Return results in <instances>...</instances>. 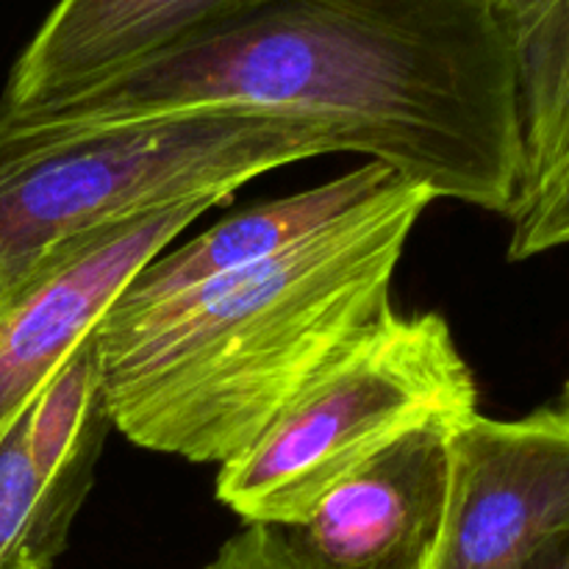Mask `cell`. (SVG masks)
I'll return each mask as SVG.
<instances>
[{
  "label": "cell",
  "instance_id": "6da1fadb",
  "mask_svg": "<svg viewBox=\"0 0 569 569\" xmlns=\"http://www.w3.org/2000/svg\"><path fill=\"white\" fill-rule=\"evenodd\" d=\"M198 111L311 122L433 200L511 211L506 0H242L70 98L0 109V128L61 137Z\"/></svg>",
  "mask_w": 569,
  "mask_h": 569
},
{
  "label": "cell",
  "instance_id": "7a4b0ae2",
  "mask_svg": "<svg viewBox=\"0 0 569 569\" xmlns=\"http://www.w3.org/2000/svg\"><path fill=\"white\" fill-rule=\"evenodd\" d=\"M431 200L400 178L242 276L94 328L117 431L194 465L237 459L322 367L392 311L395 270Z\"/></svg>",
  "mask_w": 569,
  "mask_h": 569
},
{
  "label": "cell",
  "instance_id": "3957f363",
  "mask_svg": "<svg viewBox=\"0 0 569 569\" xmlns=\"http://www.w3.org/2000/svg\"><path fill=\"white\" fill-rule=\"evenodd\" d=\"M345 153L333 133L283 117L198 111L100 131L28 137L0 128V309L98 228L256 176Z\"/></svg>",
  "mask_w": 569,
  "mask_h": 569
},
{
  "label": "cell",
  "instance_id": "277c9868",
  "mask_svg": "<svg viewBox=\"0 0 569 569\" xmlns=\"http://www.w3.org/2000/svg\"><path fill=\"white\" fill-rule=\"evenodd\" d=\"M478 415V387L442 315L389 311L322 367L237 459L217 498L244 526L289 528L342 478L426 426Z\"/></svg>",
  "mask_w": 569,
  "mask_h": 569
},
{
  "label": "cell",
  "instance_id": "5b68a950",
  "mask_svg": "<svg viewBox=\"0 0 569 569\" xmlns=\"http://www.w3.org/2000/svg\"><path fill=\"white\" fill-rule=\"evenodd\" d=\"M569 533L567 392L520 420L450 431V495L431 569H526Z\"/></svg>",
  "mask_w": 569,
  "mask_h": 569
},
{
  "label": "cell",
  "instance_id": "8992f818",
  "mask_svg": "<svg viewBox=\"0 0 569 569\" xmlns=\"http://www.w3.org/2000/svg\"><path fill=\"white\" fill-rule=\"evenodd\" d=\"M226 198L164 206L98 228L0 309V439L26 415L56 367L98 328L153 256Z\"/></svg>",
  "mask_w": 569,
  "mask_h": 569
},
{
  "label": "cell",
  "instance_id": "52a82bcc",
  "mask_svg": "<svg viewBox=\"0 0 569 569\" xmlns=\"http://www.w3.org/2000/svg\"><path fill=\"white\" fill-rule=\"evenodd\" d=\"M461 426V422H459ZM426 426L276 528L303 569H431L450 495V431Z\"/></svg>",
  "mask_w": 569,
  "mask_h": 569
},
{
  "label": "cell",
  "instance_id": "ba28073f",
  "mask_svg": "<svg viewBox=\"0 0 569 569\" xmlns=\"http://www.w3.org/2000/svg\"><path fill=\"white\" fill-rule=\"evenodd\" d=\"M395 181H400V176H395L389 167L367 161L359 170H350L348 176L306 192L248 206L206 228L192 242L153 256L122 287L98 328L122 326L144 311L170 303L189 289L242 276L311 239L339 217L359 209L365 200L381 194Z\"/></svg>",
  "mask_w": 569,
  "mask_h": 569
},
{
  "label": "cell",
  "instance_id": "9c48e42d",
  "mask_svg": "<svg viewBox=\"0 0 569 569\" xmlns=\"http://www.w3.org/2000/svg\"><path fill=\"white\" fill-rule=\"evenodd\" d=\"M242 0H56L6 78L0 109L33 111L81 92Z\"/></svg>",
  "mask_w": 569,
  "mask_h": 569
},
{
  "label": "cell",
  "instance_id": "30bf717a",
  "mask_svg": "<svg viewBox=\"0 0 569 569\" xmlns=\"http://www.w3.org/2000/svg\"><path fill=\"white\" fill-rule=\"evenodd\" d=\"M109 428L114 422L92 331L56 367L26 411V445L39 481V503L20 569H53L61 559Z\"/></svg>",
  "mask_w": 569,
  "mask_h": 569
},
{
  "label": "cell",
  "instance_id": "8fae6325",
  "mask_svg": "<svg viewBox=\"0 0 569 569\" xmlns=\"http://www.w3.org/2000/svg\"><path fill=\"white\" fill-rule=\"evenodd\" d=\"M37 503L39 481L28 456L22 415L0 439V569H20Z\"/></svg>",
  "mask_w": 569,
  "mask_h": 569
},
{
  "label": "cell",
  "instance_id": "7c38bea8",
  "mask_svg": "<svg viewBox=\"0 0 569 569\" xmlns=\"http://www.w3.org/2000/svg\"><path fill=\"white\" fill-rule=\"evenodd\" d=\"M203 569H303L281 533L270 526H244Z\"/></svg>",
  "mask_w": 569,
  "mask_h": 569
},
{
  "label": "cell",
  "instance_id": "4fadbf2b",
  "mask_svg": "<svg viewBox=\"0 0 569 569\" xmlns=\"http://www.w3.org/2000/svg\"><path fill=\"white\" fill-rule=\"evenodd\" d=\"M526 569H569V533L545 545Z\"/></svg>",
  "mask_w": 569,
  "mask_h": 569
}]
</instances>
